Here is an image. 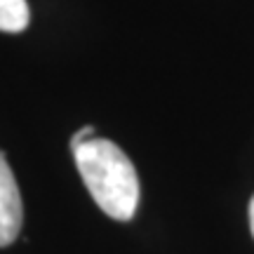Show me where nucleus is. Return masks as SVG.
Here are the masks:
<instances>
[{
  "label": "nucleus",
  "instance_id": "nucleus-2",
  "mask_svg": "<svg viewBox=\"0 0 254 254\" xmlns=\"http://www.w3.org/2000/svg\"><path fill=\"white\" fill-rule=\"evenodd\" d=\"M21 221H24L21 193L7 158L0 151V247H7L17 240Z\"/></svg>",
  "mask_w": 254,
  "mask_h": 254
},
{
  "label": "nucleus",
  "instance_id": "nucleus-3",
  "mask_svg": "<svg viewBox=\"0 0 254 254\" xmlns=\"http://www.w3.org/2000/svg\"><path fill=\"white\" fill-rule=\"evenodd\" d=\"M31 21V9L26 0H0V31L21 33Z\"/></svg>",
  "mask_w": 254,
  "mask_h": 254
},
{
  "label": "nucleus",
  "instance_id": "nucleus-5",
  "mask_svg": "<svg viewBox=\"0 0 254 254\" xmlns=\"http://www.w3.org/2000/svg\"><path fill=\"white\" fill-rule=\"evenodd\" d=\"M250 228H252V236H254V198L250 202Z\"/></svg>",
  "mask_w": 254,
  "mask_h": 254
},
{
  "label": "nucleus",
  "instance_id": "nucleus-1",
  "mask_svg": "<svg viewBox=\"0 0 254 254\" xmlns=\"http://www.w3.org/2000/svg\"><path fill=\"white\" fill-rule=\"evenodd\" d=\"M85 189L101 212L116 221H129L139 205V177L132 160L109 139H90L71 146Z\"/></svg>",
  "mask_w": 254,
  "mask_h": 254
},
{
  "label": "nucleus",
  "instance_id": "nucleus-4",
  "mask_svg": "<svg viewBox=\"0 0 254 254\" xmlns=\"http://www.w3.org/2000/svg\"><path fill=\"white\" fill-rule=\"evenodd\" d=\"M90 139H94V127H92V125H85L82 129H78V132L73 134L71 146H78V144H82V141H90Z\"/></svg>",
  "mask_w": 254,
  "mask_h": 254
}]
</instances>
